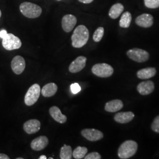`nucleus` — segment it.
I'll return each mask as SVG.
<instances>
[{"mask_svg": "<svg viewBox=\"0 0 159 159\" xmlns=\"http://www.w3.org/2000/svg\"><path fill=\"white\" fill-rule=\"evenodd\" d=\"M92 73L97 77L107 78L113 74L114 69L110 65L106 63H98L95 64L91 69Z\"/></svg>", "mask_w": 159, "mask_h": 159, "instance_id": "4", "label": "nucleus"}, {"mask_svg": "<svg viewBox=\"0 0 159 159\" xmlns=\"http://www.w3.org/2000/svg\"><path fill=\"white\" fill-rule=\"evenodd\" d=\"M41 93L40 86L38 84L31 85L24 97V102L27 106H31L34 105L39 98Z\"/></svg>", "mask_w": 159, "mask_h": 159, "instance_id": "6", "label": "nucleus"}, {"mask_svg": "<svg viewBox=\"0 0 159 159\" xmlns=\"http://www.w3.org/2000/svg\"><path fill=\"white\" fill-rule=\"evenodd\" d=\"M70 89L71 92L74 94H77L79 92L81 91V87L78 83L72 84L70 86Z\"/></svg>", "mask_w": 159, "mask_h": 159, "instance_id": "29", "label": "nucleus"}, {"mask_svg": "<svg viewBox=\"0 0 159 159\" xmlns=\"http://www.w3.org/2000/svg\"><path fill=\"white\" fill-rule=\"evenodd\" d=\"M144 4L148 8H157L159 7V0H144Z\"/></svg>", "mask_w": 159, "mask_h": 159, "instance_id": "26", "label": "nucleus"}, {"mask_svg": "<svg viewBox=\"0 0 159 159\" xmlns=\"http://www.w3.org/2000/svg\"><path fill=\"white\" fill-rule=\"evenodd\" d=\"M53 159V158H52V157H50V158H49V159Z\"/></svg>", "mask_w": 159, "mask_h": 159, "instance_id": "36", "label": "nucleus"}, {"mask_svg": "<svg viewBox=\"0 0 159 159\" xmlns=\"http://www.w3.org/2000/svg\"><path fill=\"white\" fill-rule=\"evenodd\" d=\"M20 10L24 16L29 18H36L40 17L42 9L40 6L29 2H24L20 6Z\"/></svg>", "mask_w": 159, "mask_h": 159, "instance_id": "3", "label": "nucleus"}, {"mask_svg": "<svg viewBox=\"0 0 159 159\" xmlns=\"http://www.w3.org/2000/svg\"><path fill=\"white\" fill-rule=\"evenodd\" d=\"M124 11V6L120 3H117L112 6L109 11L108 15L112 19H116Z\"/></svg>", "mask_w": 159, "mask_h": 159, "instance_id": "21", "label": "nucleus"}, {"mask_svg": "<svg viewBox=\"0 0 159 159\" xmlns=\"http://www.w3.org/2000/svg\"><path fill=\"white\" fill-rule=\"evenodd\" d=\"M1 10H0V18H1Z\"/></svg>", "mask_w": 159, "mask_h": 159, "instance_id": "34", "label": "nucleus"}, {"mask_svg": "<svg viewBox=\"0 0 159 159\" xmlns=\"http://www.w3.org/2000/svg\"><path fill=\"white\" fill-rule=\"evenodd\" d=\"M73 157L72 148L70 146L64 144L60 150V158L61 159H71Z\"/></svg>", "mask_w": 159, "mask_h": 159, "instance_id": "22", "label": "nucleus"}, {"mask_svg": "<svg viewBox=\"0 0 159 159\" xmlns=\"http://www.w3.org/2000/svg\"><path fill=\"white\" fill-rule=\"evenodd\" d=\"M134 117V114L131 111L120 112L116 114L114 116V120L121 124L129 123Z\"/></svg>", "mask_w": 159, "mask_h": 159, "instance_id": "17", "label": "nucleus"}, {"mask_svg": "<svg viewBox=\"0 0 159 159\" xmlns=\"http://www.w3.org/2000/svg\"><path fill=\"white\" fill-rule=\"evenodd\" d=\"M8 34L6 30H2L0 31V38L3 39L4 37H6V35Z\"/></svg>", "mask_w": 159, "mask_h": 159, "instance_id": "30", "label": "nucleus"}, {"mask_svg": "<svg viewBox=\"0 0 159 159\" xmlns=\"http://www.w3.org/2000/svg\"><path fill=\"white\" fill-rule=\"evenodd\" d=\"M131 21V14L130 12L126 11L123 14L120 20V26L122 28H128L129 27Z\"/></svg>", "mask_w": 159, "mask_h": 159, "instance_id": "23", "label": "nucleus"}, {"mask_svg": "<svg viewBox=\"0 0 159 159\" xmlns=\"http://www.w3.org/2000/svg\"><path fill=\"white\" fill-rule=\"evenodd\" d=\"M87 58L84 56H79L75 58L69 66V71L71 73H76L81 71L85 67Z\"/></svg>", "mask_w": 159, "mask_h": 159, "instance_id": "11", "label": "nucleus"}, {"mask_svg": "<svg viewBox=\"0 0 159 159\" xmlns=\"http://www.w3.org/2000/svg\"><path fill=\"white\" fill-rule=\"evenodd\" d=\"M39 159H47V157H46L45 155H42L39 158Z\"/></svg>", "mask_w": 159, "mask_h": 159, "instance_id": "33", "label": "nucleus"}, {"mask_svg": "<svg viewBox=\"0 0 159 159\" xmlns=\"http://www.w3.org/2000/svg\"><path fill=\"white\" fill-rule=\"evenodd\" d=\"M58 1H60V0H58Z\"/></svg>", "mask_w": 159, "mask_h": 159, "instance_id": "37", "label": "nucleus"}, {"mask_svg": "<svg viewBox=\"0 0 159 159\" xmlns=\"http://www.w3.org/2000/svg\"><path fill=\"white\" fill-rule=\"evenodd\" d=\"M58 90L57 84L50 83L44 85L41 90L42 95L45 97H50L56 94Z\"/></svg>", "mask_w": 159, "mask_h": 159, "instance_id": "19", "label": "nucleus"}, {"mask_svg": "<svg viewBox=\"0 0 159 159\" xmlns=\"http://www.w3.org/2000/svg\"><path fill=\"white\" fill-rule=\"evenodd\" d=\"M152 129L154 132L159 133V116H157L152 124Z\"/></svg>", "mask_w": 159, "mask_h": 159, "instance_id": "27", "label": "nucleus"}, {"mask_svg": "<svg viewBox=\"0 0 159 159\" xmlns=\"http://www.w3.org/2000/svg\"><path fill=\"white\" fill-rule=\"evenodd\" d=\"M85 159H101L102 156L100 154L97 152H92L88 154L84 157Z\"/></svg>", "mask_w": 159, "mask_h": 159, "instance_id": "28", "label": "nucleus"}, {"mask_svg": "<svg viewBox=\"0 0 159 159\" xmlns=\"http://www.w3.org/2000/svg\"><path fill=\"white\" fill-rule=\"evenodd\" d=\"M104 33V29L103 27H100L97 28L93 34V40L97 43L100 41L103 37Z\"/></svg>", "mask_w": 159, "mask_h": 159, "instance_id": "25", "label": "nucleus"}, {"mask_svg": "<svg viewBox=\"0 0 159 159\" xmlns=\"http://www.w3.org/2000/svg\"><path fill=\"white\" fill-rule=\"evenodd\" d=\"M48 139L44 136L38 137L31 143V148L35 151H41L47 146L48 144Z\"/></svg>", "mask_w": 159, "mask_h": 159, "instance_id": "14", "label": "nucleus"}, {"mask_svg": "<svg viewBox=\"0 0 159 159\" xmlns=\"http://www.w3.org/2000/svg\"><path fill=\"white\" fill-rule=\"evenodd\" d=\"M77 24V18L73 15L67 14L62 18V28L66 33L71 32Z\"/></svg>", "mask_w": 159, "mask_h": 159, "instance_id": "10", "label": "nucleus"}, {"mask_svg": "<svg viewBox=\"0 0 159 159\" xmlns=\"http://www.w3.org/2000/svg\"><path fill=\"white\" fill-rule=\"evenodd\" d=\"M81 135L90 142H96L103 138L102 132L94 129H85L81 132Z\"/></svg>", "mask_w": 159, "mask_h": 159, "instance_id": "8", "label": "nucleus"}, {"mask_svg": "<svg viewBox=\"0 0 159 159\" xmlns=\"http://www.w3.org/2000/svg\"><path fill=\"white\" fill-rule=\"evenodd\" d=\"M49 113L52 118L58 123L63 124L66 122L67 117L62 114L60 109L57 106H52L49 110Z\"/></svg>", "mask_w": 159, "mask_h": 159, "instance_id": "16", "label": "nucleus"}, {"mask_svg": "<svg viewBox=\"0 0 159 159\" xmlns=\"http://www.w3.org/2000/svg\"><path fill=\"white\" fill-rule=\"evenodd\" d=\"M11 67L15 74L17 75L21 74L25 68V61L24 58L20 56L14 57L11 63Z\"/></svg>", "mask_w": 159, "mask_h": 159, "instance_id": "9", "label": "nucleus"}, {"mask_svg": "<svg viewBox=\"0 0 159 159\" xmlns=\"http://www.w3.org/2000/svg\"><path fill=\"white\" fill-rule=\"evenodd\" d=\"M88 152V149L85 147H81L78 146L76 148L73 152V156L74 159H83Z\"/></svg>", "mask_w": 159, "mask_h": 159, "instance_id": "24", "label": "nucleus"}, {"mask_svg": "<svg viewBox=\"0 0 159 159\" xmlns=\"http://www.w3.org/2000/svg\"><path fill=\"white\" fill-rule=\"evenodd\" d=\"M127 55L130 59L137 63L147 61L149 58V54L148 51L137 48L129 50L127 52Z\"/></svg>", "mask_w": 159, "mask_h": 159, "instance_id": "7", "label": "nucleus"}, {"mask_svg": "<svg viewBox=\"0 0 159 159\" xmlns=\"http://www.w3.org/2000/svg\"><path fill=\"white\" fill-rule=\"evenodd\" d=\"M138 92L143 96L151 94L154 90V84L152 81H143L137 87Z\"/></svg>", "mask_w": 159, "mask_h": 159, "instance_id": "15", "label": "nucleus"}, {"mask_svg": "<svg viewBox=\"0 0 159 159\" xmlns=\"http://www.w3.org/2000/svg\"><path fill=\"white\" fill-rule=\"evenodd\" d=\"M80 2L84 3V4H90L94 0H78Z\"/></svg>", "mask_w": 159, "mask_h": 159, "instance_id": "31", "label": "nucleus"}, {"mask_svg": "<svg viewBox=\"0 0 159 159\" xmlns=\"http://www.w3.org/2000/svg\"><path fill=\"white\" fill-rule=\"evenodd\" d=\"M136 23L141 27L149 28L153 24V17L149 14H143L137 17Z\"/></svg>", "mask_w": 159, "mask_h": 159, "instance_id": "13", "label": "nucleus"}, {"mask_svg": "<svg viewBox=\"0 0 159 159\" xmlns=\"http://www.w3.org/2000/svg\"><path fill=\"white\" fill-rule=\"evenodd\" d=\"M138 145L133 140H127L123 143L118 150V156L121 159H127L133 156L137 150Z\"/></svg>", "mask_w": 159, "mask_h": 159, "instance_id": "2", "label": "nucleus"}, {"mask_svg": "<svg viewBox=\"0 0 159 159\" xmlns=\"http://www.w3.org/2000/svg\"><path fill=\"white\" fill-rule=\"evenodd\" d=\"M89 39V31L84 25H80L74 30L71 36L72 46L74 48H79L87 44Z\"/></svg>", "mask_w": 159, "mask_h": 159, "instance_id": "1", "label": "nucleus"}, {"mask_svg": "<svg viewBox=\"0 0 159 159\" xmlns=\"http://www.w3.org/2000/svg\"><path fill=\"white\" fill-rule=\"evenodd\" d=\"M17 159H23L22 157H19V158H17Z\"/></svg>", "mask_w": 159, "mask_h": 159, "instance_id": "35", "label": "nucleus"}, {"mask_svg": "<svg viewBox=\"0 0 159 159\" xmlns=\"http://www.w3.org/2000/svg\"><path fill=\"white\" fill-rule=\"evenodd\" d=\"M123 107V103L120 100H113L106 104L105 110L110 113H115Z\"/></svg>", "mask_w": 159, "mask_h": 159, "instance_id": "18", "label": "nucleus"}, {"mask_svg": "<svg viewBox=\"0 0 159 159\" xmlns=\"http://www.w3.org/2000/svg\"><path fill=\"white\" fill-rule=\"evenodd\" d=\"M41 123L39 120L37 119L30 120L26 121L23 125V129L26 133L31 134L40 130Z\"/></svg>", "mask_w": 159, "mask_h": 159, "instance_id": "12", "label": "nucleus"}, {"mask_svg": "<svg viewBox=\"0 0 159 159\" xmlns=\"http://www.w3.org/2000/svg\"><path fill=\"white\" fill-rule=\"evenodd\" d=\"M2 44L6 50L11 51L19 49L22 46V43L18 37L14 34L9 33L2 39Z\"/></svg>", "mask_w": 159, "mask_h": 159, "instance_id": "5", "label": "nucleus"}, {"mask_svg": "<svg viewBox=\"0 0 159 159\" xmlns=\"http://www.w3.org/2000/svg\"><path fill=\"white\" fill-rule=\"evenodd\" d=\"M0 159H10V157L5 154L0 153Z\"/></svg>", "mask_w": 159, "mask_h": 159, "instance_id": "32", "label": "nucleus"}, {"mask_svg": "<svg viewBox=\"0 0 159 159\" xmlns=\"http://www.w3.org/2000/svg\"><path fill=\"white\" fill-rule=\"evenodd\" d=\"M156 74V70L154 67L143 68L137 73V76L140 79H149Z\"/></svg>", "mask_w": 159, "mask_h": 159, "instance_id": "20", "label": "nucleus"}]
</instances>
